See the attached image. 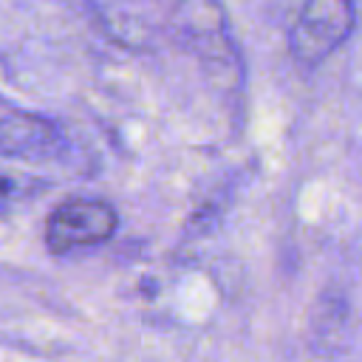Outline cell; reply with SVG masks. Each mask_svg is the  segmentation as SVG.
<instances>
[{
  "label": "cell",
  "instance_id": "7a4b0ae2",
  "mask_svg": "<svg viewBox=\"0 0 362 362\" xmlns=\"http://www.w3.org/2000/svg\"><path fill=\"white\" fill-rule=\"evenodd\" d=\"M354 25V0H305L288 31V51L297 65L314 68L351 37Z\"/></svg>",
  "mask_w": 362,
  "mask_h": 362
},
{
  "label": "cell",
  "instance_id": "6da1fadb",
  "mask_svg": "<svg viewBox=\"0 0 362 362\" xmlns=\"http://www.w3.org/2000/svg\"><path fill=\"white\" fill-rule=\"evenodd\" d=\"M119 229V212L105 198H68L45 218V249L57 257L99 246Z\"/></svg>",
  "mask_w": 362,
  "mask_h": 362
},
{
  "label": "cell",
  "instance_id": "3957f363",
  "mask_svg": "<svg viewBox=\"0 0 362 362\" xmlns=\"http://www.w3.org/2000/svg\"><path fill=\"white\" fill-rule=\"evenodd\" d=\"M62 147H65L62 130L48 119L23 116V113L0 119V156L6 158L45 161V158H57Z\"/></svg>",
  "mask_w": 362,
  "mask_h": 362
}]
</instances>
